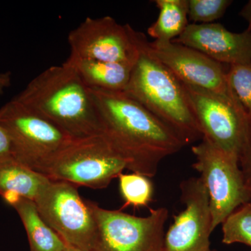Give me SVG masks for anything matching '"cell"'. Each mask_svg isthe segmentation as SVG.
Masks as SVG:
<instances>
[{
    "instance_id": "cell-9",
    "label": "cell",
    "mask_w": 251,
    "mask_h": 251,
    "mask_svg": "<svg viewBox=\"0 0 251 251\" xmlns=\"http://www.w3.org/2000/svg\"><path fill=\"white\" fill-rule=\"evenodd\" d=\"M97 226L95 251H161L168 210L151 209L145 217L108 210L90 202Z\"/></svg>"
},
{
    "instance_id": "cell-3",
    "label": "cell",
    "mask_w": 251,
    "mask_h": 251,
    "mask_svg": "<svg viewBox=\"0 0 251 251\" xmlns=\"http://www.w3.org/2000/svg\"><path fill=\"white\" fill-rule=\"evenodd\" d=\"M148 42L138 31V55L124 92L168 126L185 145L202 140L182 82L150 53Z\"/></svg>"
},
{
    "instance_id": "cell-20",
    "label": "cell",
    "mask_w": 251,
    "mask_h": 251,
    "mask_svg": "<svg viewBox=\"0 0 251 251\" xmlns=\"http://www.w3.org/2000/svg\"><path fill=\"white\" fill-rule=\"evenodd\" d=\"M230 0H188V17L194 24H209L222 17Z\"/></svg>"
},
{
    "instance_id": "cell-16",
    "label": "cell",
    "mask_w": 251,
    "mask_h": 251,
    "mask_svg": "<svg viewBox=\"0 0 251 251\" xmlns=\"http://www.w3.org/2000/svg\"><path fill=\"white\" fill-rule=\"evenodd\" d=\"M13 156L0 157V196L16 195L34 201L41 188L49 181Z\"/></svg>"
},
{
    "instance_id": "cell-5",
    "label": "cell",
    "mask_w": 251,
    "mask_h": 251,
    "mask_svg": "<svg viewBox=\"0 0 251 251\" xmlns=\"http://www.w3.org/2000/svg\"><path fill=\"white\" fill-rule=\"evenodd\" d=\"M125 169V161L98 134L73 140L50 161L43 175L52 181L101 189Z\"/></svg>"
},
{
    "instance_id": "cell-2",
    "label": "cell",
    "mask_w": 251,
    "mask_h": 251,
    "mask_svg": "<svg viewBox=\"0 0 251 251\" xmlns=\"http://www.w3.org/2000/svg\"><path fill=\"white\" fill-rule=\"evenodd\" d=\"M14 99L74 139L100 134L90 89L67 60L36 75Z\"/></svg>"
},
{
    "instance_id": "cell-22",
    "label": "cell",
    "mask_w": 251,
    "mask_h": 251,
    "mask_svg": "<svg viewBox=\"0 0 251 251\" xmlns=\"http://www.w3.org/2000/svg\"><path fill=\"white\" fill-rule=\"evenodd\" d=\"M239 163L249 187L251 185V120L247 141L239 155Z\"/></svg>"
},
{
    "instance_id": "cell-19",
    "label": "cell",
    "mask_w": 251,
    "mask_h": 251,
    "mask_svg": "<svg viewBox=\"0 0 251 251\" xmlns=\"http://www.w3.org/2000/svg\"><path fill=\"white\" fill-rule=\"evenodd\" d=\"M120 189L126 206L148 205L152 200V183L148 176L133 173L119 175Z\"/></svg>"
},
{
    "instance_id": "cell-11",
    "label": "cell",
    "mask_w": 251,
    "mask_h": 251,
    "mask_svg": "<svg viewBox=\"0 0 251 251\" xmlns=\"http://www.w3.org/2000/svg\"><path fill=\"white\" fill-rule=\"evenodd\" d=\"M180 188L184 208L165 234L163 251H210L211 214L204 182L201 176L191 177Z\"/></svg>"
},
{
    "instance_id": "cell-17",
    "label": "cell",
    "mask_w": 251,
    "mask_h": 251,
    "mask_svg": "<svg viewBox=\"0 0 251 251\" xmlns=\"http://www.w3.org/2000/svg\"><path fill=\"white\" fill-rule=\"evenodd\" d=\"M154 2L159 15L148 28V34L155 41L171 42L188 25V0H156Z\"/></svg>"
},
{
    "instance_id": "cell-7",
    "label": "cell",
    "mask_w": 251,
    "mask_h": 251,
    "mask_svg": "<svg viewBox=\"0 0 251 251\" xmlns=\"http://www.w3.org/2000/svg\"><path fill=\"white\" fill-rule=\"evenodd\" d=\"M34 201L44 221L68 246L96 251L97 223L90 201L82 199L77 186L49 179Z\"/></svg>"
},
{
    "instance_id": "cell-15",
    "label": "cell",
    "mask_w": 251,
    "mask_h": 251,
    "mask_svg": "<svg viewBox=\"0 0 251 251\" xmlns=\"http://www.w3.org/2000/svg\"><path fill=\"white\" fill-rule=\"evenodd\" d=\"M22 221L30 251H64L67 244L44 221L32 200L19 196L9 203Z\"/></svg>"
},
{
    "instance_id": "cell-29",
    "label": "cell",
    "mask_w": 251,
    "mask_h": 251,
    "mask_svg": "<svg viewBox=\"0 0 251 251\" xmlns=\"http://www.w3.org/2000/svg\"><path fill=\"white\" fill-rule=\"evenodd\" d=\"M161 251H163V250H162Z\"/></svg>"
},
{
    "instance_id": "cell-18",
    "label": "cell",
    "mask_w": 251,
    "mask_h": 251,
    "mask_svg": "<svg viewBox=\"0 0 251 251\" xmlns=\"http://www.w3.org/2000/svg\"><path fill=\"white\" fill-rule=\"evenodd\" d=\"M225 244L241 243L251 247V202L239 206L222 224Z\"/></svg>"
},
{
    "instance_id": "cell-25",
    "label": "cell",
    "mask_w": 251,
    "mask_h": 251,
    "mask_svg": "<svg viewBox=\"0 0 251 251\" xmlns=\"http://www.w3.org/2000/svg\"><path fill=\"white\" fill-rule=\"evenodd\" d=\"M11 74L10 72L0 74V94L3 93L4 89L11 85Z\"/></svg>"
},
{
    "instance_id": "cell-10",
    "label": "cell",
    "mask_w": 251,
    "mask_h": 251,
    "mask_svg": "<svg viewBox=\"0 0 251 251\" xmlns=\"http://www.w3.org/2000/svg\"><path fill=\"white\" fill-rule=\"evenodd\" d=\"M138 31L110 16L86 18L68 36L69 57L100 62L135 63Z\"/></svg>"
},
{
    "instance_id": "cell-8",
    "label": "cell",
    "mask_w": 251,
    "mask_h": 251,
    "mask_svg": "<svg viewBox=\"0 0 251 251\" xmlns=\"http://www.w3.org/2000/svg\"><path fill=\"white\" fill-rule=\"evenodd\" d=\"M182 84L203 138L239 159L249 134L251 118L233 91L219 94Z\"/></svg>"
},
{
    "instance_id": "cell-4",
    "label": "cell",
    "mask_w": 251,
    "mask_h": 251,
    "mask_svg": "<svg viewBox=\"0 0 251 251\" xmlns=\"http://www.w3.org/2000/svg\"><path fill=\"white\" fill-rule=\"evenodd\" d=\"M0 124L9 135L15 159L41 175L50 161L75 140L14 99L0 108Z\"/></svg>"
},
{
    "instance_id": "cell-23",
    "label": "cell",
    "mask_w": 251,
    "mask_h": 251,
    "mask_svg": "<svg viewBox=\"0 0 251 251\" xmlns=\"http://www.w3.org/2000/svg\"><path fill=\"white\" fill-rule=\"evenodd\" d=\"M12 156V145L7 132L0 124V157Z\"/></svg>"
},
{
    "instance_id": "cell-6",
    "label": "cell",
    "mask_w": 251,
    "mask_h": 251,
    "mask_svg": "<svg viewBox=\"0 0 251 251\" xmlns=\"http://www.w3.org/2000/svg\"><path fill=\"white\" fill-rule=\"evenodd\" d=\"M191 150L196 159L193 168L201 174L209 196L214 231L239 206L251 202L250 191L237 157L204 138Z\"/></svg>"
},
{
    "instance_id": "cell-13",
    "label": "cell",
    "mask_w": 251,
    "mask_h": 251,
    "mask_svg": "<svg viewBox=\"0 0 251 251\" xmlns=\"http://www.w3.org/2000/svg\"><path fill=\"white\" fill-rule=\"evenodd\" d=\"M173 42L200 51L216 62L229 66L251 63V31L227 30L219 23L188 24Z\"/></svg>"
},
{
    "instance_id": "cell-21",
    "label": "cell",
    "mask_w": 251,
    "mask_h": 251,
    "mask_svg": "<svg viewBox=\"0 0 251 251\" xmlns=\"http://www.w3.org/2000/svg\"><path fill=\"white\" fill-rule=\"evenodd\" d=\"M227 79L229 87L251 120V63L229 66Z\"/></svg>"
},
{
    "instance_id": "cell-1",
    "label": "cell",
    "mask_w": 251,
    "mask_h": 251,
    "mask_svg": "<svg viewBox=\"0 0 251 251\" xmlns=\"http://www.w3.org/2000/svg\"><path fill=\"white\" fill-rule=\"evenodd\" d=\"M90 92L100 134L125 161L126 169L153 177L164 158L186 146L168 126L125 92Z\"/></svg>"
},
{
    "instance_id": "cell-12",
    "label": "cell",
    "mask_w": 251,
    "mask_h": 251,
    "mask_svg": "<svg viewBox=\"0 0 251 251\" xmlns=\"http://www.w3.org/2000/svg\"><path fill=\"white\" fill-rule=\"evenodd\" d=\"M150 53L183 83L219 94L231 91L224 65L188 46L173 42H148Z\"/></svg>"
},
{
    "instance_id": "cell-28",
    "label": "cell",
    "mask_w": 251,
    "mask_h": 251,
    "mask_svg": "<svg viewBox=\"0 0 251 251\" xmlns=\"http://www.w3.org/2000/svg\"></svg>"
},
{
    "instance_id": "cell-27",
    "label": "cell",
    "mask_w": 251,
    "mask_h": 251,
    "mask_svg": "<svg viewBox=\"0 0 251 251\" xmlns=\"http://www.w3.org/2000/svg\"><path fill=\"white\" fill-rule=\"evenodd\" d=\"M249 191H250V198H251V185L250 186H249Z\"/></svg>"
},
{
    "instance_id": "cell-14",
    "label": "cell",
    "mask_w": 251,
    "mask_h": 251,
    "mask_svg": "<svg viewBox=\"0 0 251 251\" xmlns=\"http://www.w3.org/2000/svg\"><path fill=\"white\" fill-rule=\"evenodd\" d=\"M87 87L113 92H125L135 63L100 62L74 58L67 59Z\"/></svg>"
},
{
    "instance_id": "cell-24",
    "label": "cell",
    "mask_w": 251,
    "mask_h": 251,
    "mask_svg": "<svg viewBox=\"0 0 251 251\" xmlns=\"http://www.w3.org/2000/svg\"><path fill=\"white\" fill-rule=\"evenodd\" d=\"M239 15L249 23V28L247 29L251 31V0L248 1L247 4L243 7Z\"/></svg>"
},
{
    "instance_id": "cell-26",
    "label": "cell",
    "mask_w": 251,
    "mask_h": 251,
    "mask_svg": "<svg viewBox=\"0 0 251 251\" xmlns=\"http://www.w3.org/2000/svg\"><path fill=\"white\" fill-rule=\"evenodd\" d=\"M64 251H83L80 250V249H76V248L70 247V246H68L67 248H66L65 250Z\"/></svg>"
}]
</instances>
